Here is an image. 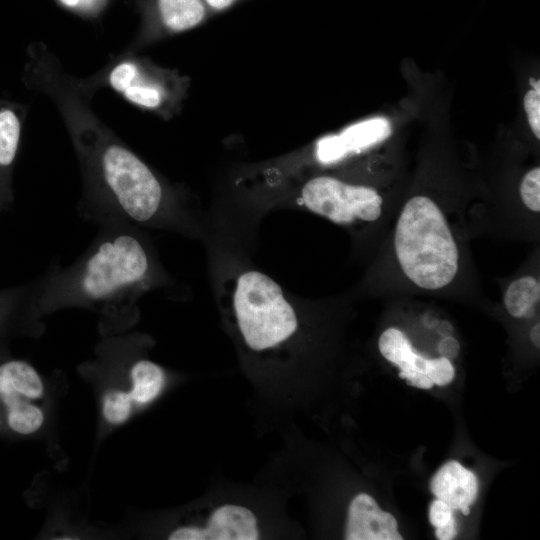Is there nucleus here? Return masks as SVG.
Returning a JSON list of instances; mask_svg holds the SVG:
<instances>
[{"label": "nucleus", "mask_w": 540, "mask_h": 540, "mask_svg": "<svg viewBox=\"0 0 540 540\" xmlns=\"http://www.w3.org/2000/svg\"><path fill=\"white\" fill-rule=\"evenodd\" d=\"M159 276L146 241L131 229L114 228L75 265L45 282L41 305L43 311L84 306L109 312L155 287Z\"/></svg>", "instance_id": "nucleus-1"}, {"label": "nucleus", "mask_w": 540, "mask_h": 540, "mask_svg": "<svg viewBox=\"0 0 540 540\" xmlns=\"http://www.w3.org/2000/svg\"><path fill=\"white\" fill-rule=\"evenodd\" d=\"M401 197L387 194L374 183L319 174L304 182L296 203L345 228L369 263L388 232Z\"/></svg>", "instance_id": "nucleus-2"}, {"label": "nucleus", "mask_w": 540, "mask_h": 540, "mask_svg": "<svg viewBox=\"0 0 540 540\" xmlns=\"http://www.w3.org/2000/svg\"><path fill=\"white\" fill-rule=\"evenodd\" d=\"M220 296L243 343L254 352L277 349L297 333V309L267 274L242 268L221 283Z\"/></svg>", "instance_id": "nucleus-3"}, {"label": "nucleus", "mask_w": 540, "mask_h": 540, "mask_svg": "<svg viewBox=\"0 0 540 540\" xmlns=\"http://www.w3.org/2000/svg\"><path fill=\"white\" fill-rule=\"evenodd\" d=\"M101 172L113 199L116 222L168 228L183 224L173 212L161 182L130 150L112 145L101 156Z\"/></svg>", "instance_id": "nucleus-4"}, {"label": "nucleus", "mask_w": 540, "mask_h": 540, "mask_svg": "<svg viewBox=\"0 0 540 540\" xmlns=\"http://www.w3.org/2000/svg\"><path fill=\"white\" fill-rule=\"evenodd\" d=\"M166 373L147 358L121 354L116 376L107 377L100 387L99 406L109 417L128 422L136 411L156 400L166 384Z\"/></svg>", "instance_id": "nucleus-5"}, {"label": "nucleus", "mask_w": 540, "mask_h": 540, "mask_svg": "<svg viewBox=\"0 0 540 540\" xmlns=\"http://www.w3.org/2000/svg\"><path fill=\"white\" fill-rule=\"evenodd\" d=\"M46 395L43 378L26 361L9 360L0 365V401L13 432L30 435L44 428L47 414L42 402Z\"/></svg>", "instance_id": "nucleus-6"}, {"label": "nucleus", "mask_w": 540, "mask_h": 540, "mask_svg": "<svg viewBox=\"0 0 540 540\" xmlns=\"http://www.w3.org/2000/svg\"><path fill=\"white\" fill-rule=\"evenodd\" d=\"M500 289L499 306L503 314L518 322L539 318L540 307V247L535 245L529 256L509 277L497 279Z\"/></svg>", "instance_id": "nucleus-7"}, {"label": "nucleus", "mask_w": 540, "mask_h": 540, "mask_svg": "<svg viewBox=\"0 0 540 540\" xmlns=\"http://www.w3.org/2000/svg\"><path fill=\"white\" fill-rule=\"evenodd\" d=\"M260 533L255 514L247 507L225 504L215 508L200 524L177 526L170 540H256Z\"/></svg>", "instance_id": "nucleus-8"}, {"label": "nucleus", "mask_w": 540, "mask_h": 540, "mask_svg": "<svg viewBox=\"0 0 540 540\" xmlns=\"http://www.w3.org/2000/svg\"><path fill=\"white\" fill-rule=\"evenodd\" d=\"M391 134L392 127L386 118L367 119L348 126L338 135L320 139L316 146V156L322 164L337 163L373 148Z\"/></svg>", "instance_id": "nucleus-9"}, {"label": "nucleus", "mask_w": 540, "mask_h": 540, "mask_svg": "<svg viewBox=\"0 0 540 540\" xmlns=\"http://www.w3.org/2000/svg\"><path fill=\"white\" fill-rule=\"evenodd\" d=\"M344 538L347 540H402L396 518L382 510L366 493L357 494L349 504Z\"/></svg>", "instance_id": "nucleus-10"}, {"label": "nucleus", "mask_w": 540, "mask_h": 540, "mask_svg": "<svg viewBox=\"0 0 540 540\" xmlns=\"http://www.w3.org/2000/svg\"><path fill=\"white\" fill-rule=\"evenodd\" d=\"M430 488L437 499L447 503L454 511L460 510L468 515L478 495V479L472 471L452 460L435 473Z\"/></svg>", "instance_id": "nucleus-11"}, {"label": "nucleus", "mask_w": 540, "mask_h": 540, "mask_svg": "<svg viewBox=\"0 0 540 540\" xmlns=\"http://www.w3.org/2000/svg\"><path fill=\"white\" fill-rule=\"evenodd\" d=\"M156 8L162 24L173 32L194 28L208 11L204 0H156Z\"/></svg>", "instance_id": "nucleus-12"}, {"label": "nucleus", "mask_w": 540, "mask_h": 540, "mask_svg": "<svg viewBox=\"0 0 540 540\" xmlns=\"http://www.w3.org/2000/svg\"><path fill=\"white\" fill-rule=\"evenodd\" d=\"M20 139V122L9 110L0 111V166L10 165L16 155Z\"/></svg>", "instance_id": "nucleus-13"}, {"label": "nucleus", "mask_w": 540, "mask_h": 540, "mask_svg": "<svg viewBox=\"0 0 540 540\" xmlns=\"http://www.w3.org/2000/svg\"><path fill=\"white\" fill-rule=\"evenodd\" d=\"M123 93L129 101L146 108L158 107L162 102L161 91L151 85L133 83Z\"/></svg>", "instance_id": "nucleus-14"}, {"label": "nucleus", "mask_w": 540, "mask_h": 540, "mask_svg": "<svg viewBox=\"0 0 540 540\" xmlns=\"http://www.w3.org/2000/svg\"><path fill=\"white\" fill-rule=\"evenodd\" d=\"M425 375L433 384L444 386L453 381L455 377V366L452 360L444 356H439L430 361Z\"/></svg>", "instance_id": "nucleus-15"}, {"label": "nucleus", "mask_w": 540, "mask_h": 540, "mask_svg": "<svg viewBox=\"0 0 540 540\" xmlns=\"http://www.w3.org/2000/svg\"><path fill=\"white\" fill-rule=\"evenodd\" d=\"M137 76L138 69L134 63L122 62L111 71L109 81L115 90L124 92L134 83Z\"/></svg>", "instance_id": "nucleus-16"}, {"label": "nucleus", "mask_w": 540, "mask_h": 540, "mask_svg": "<svg viewBox=\"0 0 540 540\" xmlns=\"http://www.w3.org/2000/svg\"><path fill=\"white\" fill-rule=\"evenodd\" d=\"M524 110L529 126L537 139H540V92L529 90L523 99Z\"/></svg>", "instance_id": "nucleus-17"}, {"label": "nucleus", "mask_w": 540, "mask_h": 540, "mask_svg": "<svg viewBox=\"0 0 540 540\" xmlns=\"http://www.w3.org/2000/svg\"><path fill=\"white\" fill-rule=\"evenodd\" d=\"M454 518V510L447 503L440 499L432 501L429 508V521L432 526L442 527Z\"/></svg>", "instance_id": "nucleus-18"}, {"label": "nucleus", "mask_w": 540, "mask_h": 540, "mask_svg": "<svg viewBox=\"0 0 540 540\" xmlns=\"http://www.w3.org/2000/svg\"><path fill=\"white\" fill-rule=\"evenodd\" d=\"M457 534V525L455 518L448 524L435 529L436 538L439 540H451L454 539Z\"/></svg>", "instance_id": "nucleus-19"}, {"label": "nucleus", "mask_w": 540, "mask_h": 540, "mask_svg": "<svg viewBox=\"0 0 540 540\" xmlns=\"http://www.w3.org/2000/svg\"><path fill=\"white\" fill-rule=\"evenodd\" d=\"M238 0H204L208 9L222 12L232 7Z\"/></svg>", "instance_id": "nucleus-20"}, {"label": "nucleus", "mask_w": 540, "mask_h": 540, "mask_svg": "<svg viewBox=\"0 0 540 540\" xmlns=\"http://www.w3.org/2000/svg\"><path fill=\"white\" fill-rule=\"evenodd\" d=\"M62 4H64L67 7H76L80 0H60Z\"/></svg>", "instance_id": "nucleus-21"}, {"label": "nucleus", "mask_w": 540, "mask_h": 540, "mask_svg": "<svg viewBox=\"0 0 540 540\" xmlns=\"http://www.w3.org/2000/svg\"><path fill=\"white\" fill-rule=\"evenodd\" d=\"M530 84L532 85L533 90L540 92V82L538 79L536 80L535 78H531Z\"/></svg>", "instance_id": "nucleus-22"}]
</instances>
